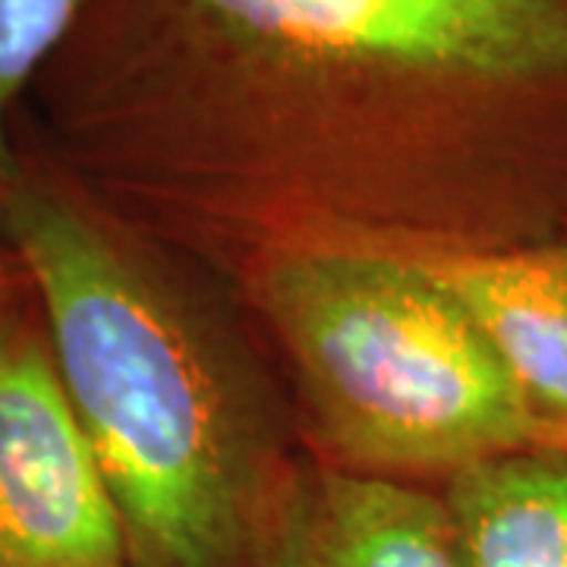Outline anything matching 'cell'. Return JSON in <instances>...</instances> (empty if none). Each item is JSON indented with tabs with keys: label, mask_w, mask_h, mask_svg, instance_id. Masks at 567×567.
I'll use <instances>...</instances> for the list:
<instances>
[{
	"label": "cell",
	"mask_w": 567,
	"mask_h": 567,
	"mask_svg": "<svg viewBox=\"0 0 567 567\" xmlns=\"http://www.w3.org/2000/svg\"><path fill=\"white\" fill-rule=\"evenodd\" d=\"M3 252H7V246H3V240H0V256H3ZM7 281H10V278H7V265H3V259H0V303L10 297V284Z\"/></svg>",
	"instance_id": "obj_9"
},
{
	"label": "cell",
	"mask_w": 567,
	"mask_h": 567,
	"mask_svg": "<svg viewBox=\"0 0 567 567\" xmlns=\"http://www.w3.org/2000/svg\"><path fill=\"white\" fill-rule=\"evenodd\" d=\"M0 567H136L39 316L0 303Z\"/></svg>",
	"instance_id": "obj_4"
},
{
	"label": "cell",
	"mask_w": 567,
	"mask_h": 567,
	"mask_svg": "<svg viewBox=\"0 0 567 567\" xmlns=\"http://www.w3.org/2000/svg\"><path fill=\"white\" fill-rule=\"evenodd\" d=\"M35 95L73 171L429 162L492 246L567 227V0H82Z\"/></svg>",
	"instance_id": "obj_1"
},
{
	"label": "cell",
	"mask_w": 567,
	"mask_h": 567,
	"mask_svg": "<svg viewBox=\"0 0 567 567\" xmlns=\"http://www.w3.org/2000/svg\"><path fill=\"white\" fill-rule=\"evenodd\" d=\"M259 567H461L442 498L331 473L265 517Z\"/></svg>",
	"instance_id": "obj_6"
},
{
	"label": "cell",
	"mask_w": 567,
	"mask_h": 567,
	"mask_svg": "<svg viewBox=\"0 0 567 567\" xmlns=\"http://www.w3.org/2000/svg\"><path fill=\"white\" fill-rule=\"evenodd\" d=\"M44 148L0 174V240L136 567H259L215 388L117 237Z\"/></svg>",
	"instance_id": "obj_2"
},
{
	"label": "cell",
	"mask_w": 567,
	"mask_h": 567,
	"mask_svg": "<svg viewBox=\"0 0 567 567\" xmlns=\"http://www.w3.org/2000/svg\"><path fill=\"white\" fill-rule=\"evenodd\" d=\"M442 505L461 567H567V442L464 466Z\"/></svg>",
	"instance_id": "obj_7"
},
{
	"label": "cell",
	"mask_w": 567,
	"mask_h": 567,
	"mask_svg": "<svg viewBox=\"0 0 567 567\" xmlns=\"http://www.w3.org/2000/svg\"><path fill=\"white\" fill-rule=\"evenodd\" d=\"M82 0H0V174L17 162V117L70 39Z\"/></svg>",
	"instance_id": "obj_8"
},
{
	"label": "cell",
	"mask_w": 567,
	"mask_h": 567,
	"mask_svg": "<svg viewBox=\"0 0 567 567\" xmlns=\"http://www.w3.org/2000/svg\"><path fill=\"white\" fill-rule=\"evenodd\" d=\"M502 360L555 442H567V227L502 249L429 262Z\"/></svg>",
	"instance_id": "obj_5"
},
{
	"label": "cell",
	"mask_w": 567,
	"mask_h": 567,
	"mask_svg": "<svg viewBox=\"0 0 567 567\" xmlns=\"http://www.w3.org/2000/svg\"><path fill=\"white\" fill-rule=\"evenodd\" d=\"M331 445L369 476L429 473L555 442L429 265L300 249L262 281Z\"/></svg>",
	"instance_id": "obj_3"
}]
</instances>
